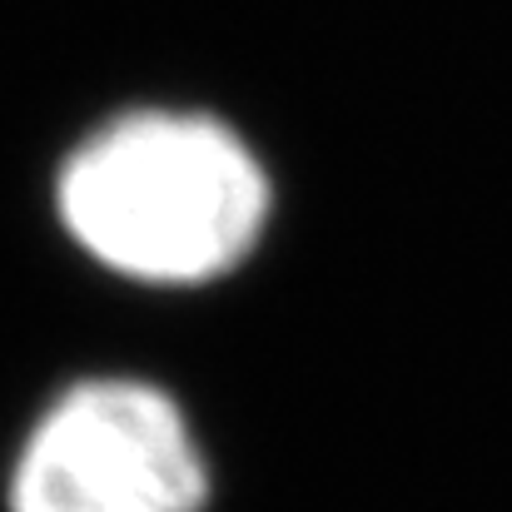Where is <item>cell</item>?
Listing matches in <instances>:
<instances>
[{"mask_svg": "<svg viewBox=\"0 0 512 512\" xmlns=\"http://www.w3.org/2000/svg\"><path fill=\"white\" fill-rule=\"evenodd\" d=\"M209 458L150 378L95 373L55 393L15 448L5 512H204Z\"/></svg>", "mask_w": 512, "mask_h": 512, "instance_id": "obj_2", "label": "cell"}, {"mask_svg": "<svg viewBox=\"0 0 512 512\" xmlns=\"http://www.w3.org/2000/svg\"><path fill=\"white\" fill-rule=\"evenodd\" d=\"M55 209L70 239L110 274L209 284L259 244L269 179L229 125L184 110H135L65 160Z\"/></svg>", "mask_w": 512, "mask_h": 512, "instance_id": "obj_1", "label": "cell"}]
</instances>
